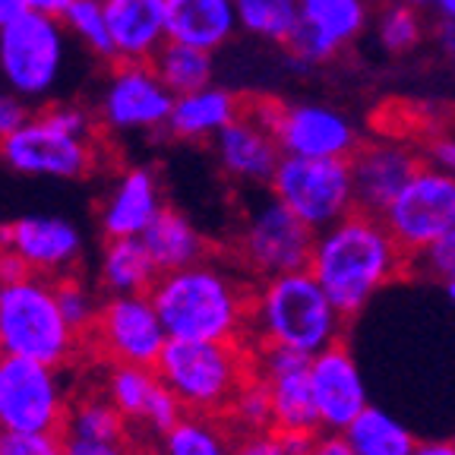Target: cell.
Here are the masks:
<instances>
[{"instance_id": "obj_1", "label": "cell", "mask_w": 455, "mask_h": 455, "mask_svg": "<svg viewBox=\"0 0 455 455\" xmlns=\"http://www.w3.org/2000/svg\"><path fill=\"white\" fill-rule=\"evenodd\" d=\"M411 259L414 256L402 250L379 215L351 209L345 219L316 231L307 269L351 320L386 284L405 275Z\"/></svg>"}, {"instance_id": "obj_2", "label": "cell", "mask_w": 455, "mask_h": 455, "mask_svg": "<svg viewBox=\"0 0 455 455\" xmlns=\"http://www.w3.org/2000/svg\"><path fill=\"white\" fill-rule=\"evenodd\" d=\"M253 288V278L203 259L187 269L162 272L149 298L171 339L250 341Z\"/></svg>"}, {"instance_id": "obj_3", "label": "cell", "mask_w": 455, "mask_h": 455, "mask_svg": "<svg viewBox=\"0 0 455 455\" xmlns=\"http://www.w3.org/2000/svg\"><path fill=\"white\" fill-rule=\"evenodd\" d=\"M345 313L310 269L256 282L250 307V345H275L298 355H320L341 341Z\"/></svg>"}, {"instance_id": "obj_4", "label": "cell", "mask_w": 455, "mask_h": 455, "mask_svg": "<svg viewBox=\"0 0 455 455\" xmlns=\"http://www.w3.org/2000/svg\"><path fill=\"white\" fill-rule=\"evenodd\" d=\"M156 373L180 398L187 414L221 418L241 383L253 373V345L168 339Z\"/></svg>"}, {"instance_id": "obj_5", "label": "cell", "mask_w": 455, "mask_h": 455, "mask_svg": "<svg viewBox=\"0 0 455 455\" xmlns=\"http://www.w3.org/2000/svg\"><path fill=\"white\" fill-rule=\"evenodd\" d=\"M83 335L67 323L57 304L54 278L26 275L0 284V355L28 357L51 367L70 361Z\"/></svg>"}, {"instance_id": "obj_6", "label": "cell", "mask_w": 455, "mask_h": 455, "mask_svg": "<svg viewBox=\"0 0 455 455\" xmlns=\"http://www.w3.org/2000/svg\"><path fill=\"white\" fill-rule=\"evenodd\" d=\"M64 20L26 10L0 28V76L22 99H44L64 70Z\"/></svg>"}, {"instance_id": "obj_7", "label": "cell", "mask_w": 455, "mask_h": 455, "mask_svg": "<svg viewBox=\"0 0 455 455\" xmlns=\"http://www.w3.org/2000/svg\"><path fill=\"white\" fill-rule=\"evenodd\" d=\"M269 190L313 231H323L357 209L348 158L282 156Z\"/></svg>"}, {"instance_id": "obj_8", "label": "cell", "mask_w": 455, "mask_h": 455, "mask_svg": "<svg viewBox=\"0 0 455 455\" xmlns=\"http://www.w3.org/2000/svg\"><path fill=\"white\" fill-rule=\"evenodd\" d=\"M316 231L291 209L269 196L263 206H256L243 221L235 243L237 266L253 282H263L284 272H298L310 266Z\"/></svg>"}, {"instance_id": "obj_9", "label": "cell", "mask_w": 455, "mask_h": 455, "mask_svg": "<svg viewBox=\"0 0 455 455\" xmlns=\"http://www.w3.org/2000/svg\"><path fill=\"white\" fill-rule=\"evenodd\" d=\"M0 162L28 178L76 180L95 168V146L92 136L67 133L42 111L0 142Z\"/></svg>"}, {"instance_id": "obj_10", "label": "cell", "mask_w": 455, "mask_h": 455, "mask_svg": "<svg viewBox=\"0 0 455 455\" xmlns=\"http://www.w3.org/2000/svg\"><path fill=\"white\" fill-rule=\"evenodd\" d=\"M379 219L405 253L420 256L455 225V174L424 162Z\"/></svg>"}, {"instance_id": "obj_11", "label": "cell", "mask_w": 455, "mask_h": 455, "mask_svg": "<svg viewBox=\"0 0 455 455\" xmlns=\"http://www.w3.org/2000/svg\"><path fill=\"white\" fill-rule=\"evenodd\" d=\"M89 335L111 363L136 367H156L171 339L149 294H111L99 307Z\"/></svg>"}, {"instance_id": "obj_12", "label": "cell", "mask_w": 455, "mask_h": 455, "mask_svg": "<svg viewBox=\"0 0 455 455\" xmlns=\"http://www.w3.org/2000/svg\"><path fill=\"white\" fill-rule=\"evenodd\" d=\"M178 95L162 83L152 64L114 60L111 79L101 95V124L114 133H140V130L168 127L171 108Z\"/></svg>"}, {"instance_id": "obj_13", "label": "cell", "mask_w": 455, "mask_h": 455, "mask_svg": "<svg viewBox=\"0 0 455 455\" xmlns=\"http://www.w3.org/2000/svg\"><path fill=\"white\" fill-rule=\"evenodd\" d=\"M266 114L275 130L284 156L304 158H351L361 146V133L341 111L313 101H272L266 99Z\"/></svg>"}, {"instance_id": "obj_14", "label": "cell", "mask_w": 455, "mask_h": 455, "mask_svg": "<svg viewBox=\"0 0 455 455\" xmlns=\"http://www.w3.org/2000/svg\"><path fill=\"white\" fill-rule=\"evenodd\" d=\"M7 383H4V405L0 427L4 430H26V434H48L60 430L67 418V402L57 367L28 357H4Z\"/></svg>"}, {"instance_id": "obj_15", "label": "cell", "mask_w": 455, "mask_h": 455, "mask_svg": "<svg viewBox=\"0 0 455 455\" xmlns=\"http://www.w3.org/2000/svg\"><path fill=\"white\" fill-rule=\"evenodd\" d=\"M348 164L355 206L370 215H383L392 206V199L405 190L408 180L424 168V156L414 142L383 133L377 140H361Z\"/></svg>"}, {"instance_id": "obj_16", "label": "cell", "mask_w": 455, "mask_h": 455, "mask_svg": "<svg viewBox=\"0 0 455 455\" xmlns=\"http://www.w3.org/2000/svg\"><path fill=\"white\" fill-rule=\"evenodd\" d=\"M253 370L272 392V430L316 436L323 434L310 383V357L275 345H253Z\"/></svg>"}, {"instance_id": "obj_17", "label": "cell", "mask_w": 455, "mask_h": 455, "mask_svg": "<svg viewBox=\"0 0 455 455\" xmlns=\"http://www.w3.org/2000/svg\"><path fill=\"white\" fill-rule=\"evenodd\" d=\"M367 0H300V22L284 44L288 57L300 70L329 64L367 28Z\"/></svg>"}, {"instance_id": "obj_18", "label": "cell", "mask_w": 455, "mask_h": 455, "mask_svg": "<svg viewBox=\"0 0 455 455\" xmlns=\"http://www.w3.org/2000/svg\"><path fill=\"white\" fill-rule=\"evenodd\" d=\"M215 156L235 180L269 184L284 152L266 114V99L243 101V111L215 136Z\"/></svg>"}, {"instance_id": "obj_19", "label": "cell", "mask_w": 455, "mask_h": 455, "mask_svg": "<svg viewBox=\"0 0 455 455\" xmlns=\"http://www.w3.org/2000/svg\"><path fill=\"white\" fill-rule=\"evenodd\" d=\"M310 383L326 434H345L351 420L370 405L367 379L341 341L310 357Z\"/></svg>"}, {"instance_id": "obj_20", "label": "cell", "mask_w": 455, "mask_h": 455, "mask_svg": "<svg viewBox=\"0 0 455 455\" xmlns=\"http://www.w3.org/2000/svg\"><path fill=\"white\" fill-rule=\"evenodd\" d=\"M117 411L127 418L130 427H146L152 434L164 436L171 427L187 414L180 398L164 386L156 367H136V363H114L105 386Z\"/></svg>"}, {"instance_id": "obj_21", "label": "cell", "mask_w": 455, "mask_h": 455, "mask_svg": "<svg viewBox=\"0 0 455 455\" xmlns=\"http://www.w3.org/2000/svg\"><path fill=\"white\" fill-rule=\"evenodd\" d=\"M0 243L22 256L36 275H64L79 256V231L64 219L26 215L10 225H0Z\"/></svg>"}, {"instance_id": "obj_22", "label": "cell", "mask_w": 455, "mask_h": 455, "mask_svg": "<svg viewBox=\"0 0 455 455\" xmlns=\"http://www.w3.org/2000/svg\"><path fill=\"white\" fill-rule=\"evenodd\" d=\"M108 26L114 38V60L149 64L168 42L164 0H105Z\"/></svg>"}, {"instance_id": "obj_23", "label": "cell", "mask_w": 455, "mask_h": 455, "mask_svg": "<svg viewBox=\"0 0 455 455\" xmlns=\"http://www.w3.org/2000/svg\"><path fill=\"white\" fill-rule=\"evenodd\" d=\"M164 209L162 187L149 168H130L101 209L105 237H140Z\"/></svg>"}, {"instance_id": "obj_24", "label": "cell", "mask_w": 455, "mask_h": 455, "mask_svg": "<svg viewBox=\"0 0 455 455\" xmlns=\"http://www.w3.org/2000/svg\"><path fill=\"white\" fill-rule=\"evenodd\" d=\"M164 10H168V38L212 54L241 28L235 0H164Z\"/></svg>"}, {"instance_id": "obj_25", "label": "cell", "mask_w": 455, "mask_h": 455, "mask_svg": "<svg viewBox=\"0 0 455 455\" xmlns=\"http://www.w3.org/2000/svg\"><path fill=\"white\" fill-rule=\"evenodd\" d=\"M243 111V99L231 89L209 83L196 92H187L174 99L168 117V133L178 140H215L228 124Z\"/></svg>"}, {"instance_id": "obj_26", "label": "cell", "mask_w": 455, "mask_h": 455, "mask_svg": "<svg viewBox=\"0 0 455 455\" xmlns=\"http://www.w3.org/2000/svg\"><path fill=\"white\" fill-rule=\"evenodd\" d=\"M140 237H142V243L149 247L158 272L187 269V266L209 259L206 237L199 235L196 225H193L184 212H178V209L164 206Z\"/></svg>"}, {"instance_id": "obj_27", "label": "cell", "mask_w": 455, "mask_h": 455, "mask_svg": "<svg viewBox=\"0 0 455 455\" xmlns=\"http://www.w3.org/2000/svg\"><path fill=\"white\" fill-rule=\"evenodd\" d=\"M158 266L142 237H108L101 259V288L108 294H149Z\"/></svg>"}, {"instance_id": "obj_28", "label": "cell", "mask_w": 455, "mask_h": 455, "mask_svg": "<svg viewBox=\"0 0 455 455\" xmlns=\"http://www.w3.org/2000/svg\"><path fill=\"white\" fill-rule=\"evenodd\" d=\"M345 440L357 455H411L418 446V436L379 405L363 408L348 424Z\"/></svg>"}, {"instance_id": "obj_29", "label": "cell", "mask_w": 455, "mask_h": 455, "mask_svg": "<svg viewBox=\"0 0 455 455\" xmlns=\"http://www.w3.org/2000/svg\"><path fill=\"white\" fill-rule=\"evenodd\" d=\"M149 64L156 67L162 83L168 85L174 95L196 92V89L212 83V73H215L212 51L193 48V44L174 42V38H168V42L156 51V57H152Z\"/></svg>"}, {"instance_id": "obj_30", "label": "cell", "mask_w": 455, "mask_h": 455, "mask_svg": "<svg viewBox=\"0 0 455 455\" xmlns=\"http://www.w3.org/2000/svg\"><path fill=\"white\" fill-rule=\"evenodd\" d=\"M235 434L221 418L206 414H184L178 424L162 436L164 455H231Z\"/></svg>"}, {"instance_id": "obj_31", "label": "cell", "mask_w": 455, "mask_h": 455, "mask_svg": "<svg viewBox=\"0 0 455 455\" xmlns=\"http://www.w3.org/2000/svg\"><path fill=\"white\" fill-rule=\"evenodd\" d=\"M127 418L117 411L111 398L101 395H83L73 405H67V418L60 434L64 436H89V440H111L127 443Z\"/></svg>"}, {"instance_id": "obj_32", "label": "cell", "mask_w": 455, "mask_h": 455, "mask_svg": "<svg viewBox=\"0 0 455 455\" xmlns=\"http://www.w3.org/2000/svg\"><path fill=\"white\" fill-rule=\"evenodd\" d=\"M243 32L272 44H288L300 22V0H235Z\"/></svg>"}, {"instance_id": "obj_33", "label": "cell", "mask_w": 455, "mask_h": 455, "mask_svg": "<svg viewBox=\"0 0 455 455\" xmlns=\"http://www.w3.org/2000/svg\"><path fill=\"white\" fill-rule=\"evenodd\" d=\"M231 434H259V430H272L275 414H272V392L259 373H250L235 392L228 411L221 414Z\"/></svg>"}, {"instance_id": "obj_34", "label": "cell", "mask_w": 455, "mask_h": 455, "mask_svg": "<svg viewBox=\"0 0 455 455\" xmlns=\"http://www.w3.org/2000/svg\"><path fill=\"white\" fill-rule=\"evenodd\" d=\"M402 140L414 142L427 164L455 174V114H446L440 121H430L427 111L418 114V121L402 133Z\"/></svg>"}, {"instance_id": "obj_35", "label": "cell", "mask_w": 455, "mask_h": 455, "mask_svg": "<svg viewBox=\"0 0 455 455\" xmlns=\"http://www.w3.org/2000/svg\"><path fill=\"white\" fill-rule=\"evenodd\" d=\"M60 20H64L67 32H73L92 54L114 60V38L111 26H108L105 0H73Z\"/></svg>"}, {"instance_id": "obj_36", "label": "cell", "mask_w": 455, "mask_h": 455, "mask_svg": "<svg viewBox=\"0 0 455 455\" xmlns=\"http://www.w3.org/2000/svg\"><path fill=\"white\" fill-rule=\"evenodd\" d=\"M377 32H379V44H383L389 54H408V51L424 38V20H420L414 4L395 0V4H389V7L383 10Z\"/></svg>"}, {"instance_id": "obj_37", "label": "cell", "mask_w": 455, "mask_h": 455, "mask_svg": "<svg viewBox=\"0 0 455 455\" xmlns=\"http://www.w3.org/2000/svg\"><path fill=\"white\" fill-rule=\"evenodd\" d=\"M313 436L259 430V434H235L231 455H307Z\"/></svg>"}, {"instance_id": "obj_38", "label": "cell", "mask_w": 455, "mask_h": 455, "mask_svg": "<svg viewBox=\"0 0 455 455\" xmlns=\"http://www.w3.org/2000/svg\"><path fill=\"white\" fill-rule=\"evenodd\" d=\"M54 294H57L60 310H64L67 323H70L79 335H89L95 316H99V304H95L92 294L83 288V282H76L73 275H54Z\"/></svg>"}, {"instance_id": "obj_39", "label": "cell", "mask_w": 455, "mask_h": 455, "mask_svg": "<svg viewBox=\"0 0 455 455\" xmlns=\"http://www.w3.org/2000/svg\"><path fill=\"white\" fill-rule=\"evenodd\" d=\"M0 455H67L64 434L60 430H48V434L4 430V436H0Z\"/></svg>"}, {"instance_id": "obj_40", "label": "cell", "mask_w": 455, "mask_h": 455, "mask_svg": "<svg viewBox=\"0 0 455 455\" xmlns=\"http://www.w3.org/2000/svg\"><path fill=\"white\" fill-rule=\"evenodd\" d=\"M414 259H418L420 269L430 278H436V282H443V284L455 282V225L449 228L443 237H436L424 253L414 256Z\"/></svg>"}, {"instance_id": "obj_41", "label": "cell", "mask_w": 455, "mask_h": 455, "mask_svg": "<svg viewBox=\"0 0 455 455\" xmlns=\"http://www.w3.org/2000/svg\"><path fill=\"white\" fill-rule=\"evenodd\" d=\"M28 117L32 114L26 108V99L16 95L13 89H0V142L7 140L10 133H16Z\"/></svg>"}, {"instance_id": "obj_42", "label": "cell", "mask_w": 455, "mask_h": 455, "mask_svg": "<svg viewBox=\"0 0 455 455\" xmlns=\"http://www.w3.org/2000/svg\"><path fill=\"white\" fill-rule=\"evenodd\" d=\"M67 455H130L127 443L89 440V436H64Z\"/></svg>"}, {"instance_id": "obj_43", "label": "cell", "mask_w": 455, "mask_h": 455, "mask_svg": "<svg viewBox=\"0 0 455 455\" xmlns=\"http://www.w3.org/2000/svg\"><path fill=\"white\" fill-rule=\"evenodd\" d=\"M307 455H357L355 449H351V443L345 440V434H316L310 443V452Z\"/></svg>"}, {"instance_id": "obj_44", "label": "cell", "mask_w": 455, "mask_h": 455, "mask_svg": "<svg viewBox=\"0 0 455 455\" xmlns=\"http://www.w3.org/2000/svg\"><path fill=\"white\" fill-rule=\"evenodd\" d=\"M26 275H32V269L22 263V256L0 243V284L20 282V278H26Z\"/></svg>"}, {"instance_id": "obj_45", "label": "cell", "mask_w": 455, "mask_h": 455, "mask_svg": "<svg viewBox=\"0 0 455 455\" xmlns=\"http://www.w3.org/2000/svg\"><path fill=\"white\" fill-rule=\"evenodd\" d=\"M411 455H455V436L452 440H418Z\"/></svg>"}, {"instance_id": "obj_46", "label": "cell", "mask_w": 455, "mask_h": 455, "mask_svg": "<svg viewBox=\"0 0 455 455\" xmlns=\"http://www.w3.org/2000/svg\"><path fill=\"white\" fill-rule=\"evenodd\" d=\"M70 4L73 0H26V10H36V13H48V16H64Z\"/></svg>"}, {"instance_id": "obj_47", "label": "cell", "mask_w": 455, "mask_h": 455, "mask_svg": "<svg viewBox=\"0 0 455 455\" xmlns=\"http://www.w3.org/2000/svg\"><path fill=\"white\" fill-rule=\"evenodd\" d=\"M436 42H440L443 54L449 60H455V20H443L440 22V32H436Z\"/></svg>"}, {"instance_id": "obj_48", "label": "cell", "mask_w": 455, "mask_h": 455, "mask_svg": "<svg viewBox=\"0 0 455 455\" xmlns=\"http://www.w3.org/2000/svg\"><path fill=\"white\" fill-rule=\"evenodd\" d=\"M20 13H26V0H0V28L13 22Z\"/></svg>"}, {"instance_id": "obj_49", "label": "cell", "mask_w": 455, "mask_h": 455, "mask_svg": "<svg viewBox=\"0 0 455 455\" xmlns=\"http://www.w3.org/2000/svg\"><path fill=\"white\" fill-rule=\"evenodd\" d=\"M440 13V20H455V0H427Z\"/></svg>"}, {"instance_id": "obj_50", "label": "cell", "mask_w": 455, "mask_h": 455, "mask_svg": "<svg viewBox=\"0 0 455 455\" xmlns=\"http://www.w3.org/2000/svg\"><path fill=\"white\" fill-rule=\"evenodd\" d=\"M4 383H7V370H4V355H0V405H4Z\"/></svg>"}, {"instance_id": "obj_51", "label": "cell", "mask_w": 455, "mask_h": 455, "mask_svg": "<svg viewBox=\"0 0 455 455\" xmlns=\"http://www.w3.org/2000/svg\"><path fill=\"white\" fill-rule=\"evenodd\" d=\"M446 298H449V304L455 307V282H449V284H446Z\"/></svg>"}, {"instance_id": "obj_52", "label": "cell", "mask_w": 455, "mask_h": 455, "mask_svg": "<svg viewBox=\"0 0 455 455\" xmlns=\"http://www.w3.org/2000/svg\"><path fill=\"white\" fill-rule=\"evenodd\" d=\"M136 455H164V452H162V446H158V449H142V452H136Z\"/></svg>"}, {"instance_id": "obj_53", "label": "cell", "mask_w": 455, "mask_h": 455, "mask_svg": "<svg viewBox=\"0 0 455 455\" xmlns=\"http://www.w3.org/2000/svg\"><path fill=\"white\" fill-rule=\"evenodd\" d=\"M408 4H414V7H420V4H427V0H408Z\"/></svg>"}, {"instance_id": "obj_54", "label": "cell", "mask_w": 455, "mask_h": 455, "mask_svg": "<svg viewBox=\"0 0 455 455\" xmlns=\"http://www.w3.org/2000/svg\"><path fill=\"white\" fill-rule=\"evenodd\" d=\"M0 436H4V427H0Z\"/></svg>"}]
</instances>
